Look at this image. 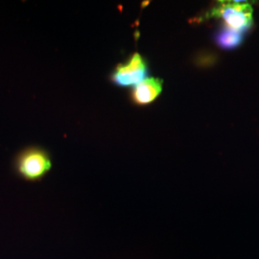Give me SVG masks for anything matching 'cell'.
<instances>
[{"mask_svg": "<svg viewBox=\"0 0 259 259\" xmlns=\"http://www.w3.org/2000/svg\"><path fill=\"white\" fill-rule=\"evenodd\" d=\"M211 13L214 17L224 20L225 26L242 34L252 25V8L247 2H220Z\"/></svg>", "mask_w": 259, "mask_h": 259, "instance_id": "obj_2", "label": "cell"}, {"mask_svg": "<svg viewBox=\"0 0 259 259\" xmlns=\"http://www.w3.org/2000/svg\"><path fill=\"white\" fill-rule=\"evenodd\" d=\"M214 40L216 45L222 49L232 50L240 46L243 40V34L231 28L224 26L216 32Z\"/></svg>", "mask_w": 259, "mask_h": 259, "instance_id": "obj_5", "label": "cell"}, {"mask_svg": "<svg viewBox=\"0 0 259 259\" xmlns=\"http://www.w3.org/2000/svg\"><path fill=\"white\" fill-rule=\"evenodd\" d=\"M163 82L157 78H146L134 88L133 101L139 105H146L157 99L162 92Z\"/></svg>", "mask_w": 259, "mask_h": 259, "instance_id": "obj_4", "label": "cell"}, {"mask_svg": "<svg viewBox=\"0 0 259 259\" xmlns=\"http://www.w3.org/2000/svg\"><path fill=\"white\" fill-rule=\"evenodd\" d=\"M147 64L139 53H135L129 60L116 66L111 74V81L121 88L136 87L146 79Z\"/></svg>", "mask_w": 259, "mask_h": 259, "instance_id": "obj_3", "label": "cell"}, {"mask_svg": "<svg viewBox=\"0 0 259 259\" xmlns=\"http://www.w3.org/2000/svg\"><path fill=\"white\" fill-rule=\"evenodd\" d=\"M52 160L47 151L30 148L21 152L16 159L17 174L28 182H38L51 170Z\"/></svg>", "mask_w": 259, "mask_h": 259, "instance_id": "obj_1", "label": "cell"}]
</instances>
